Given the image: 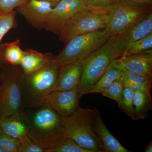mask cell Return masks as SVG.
Segmentation results:
<instances>
[{"mask_svg": "<svg viewBox=\"0 0 152 152\" xmlns=\"http://www.w3.org/2000/svg\"><path fill=\"white\" fill-rule=\"evenodd\" d=\"M134 107L135 121L148 118L149 112L152 109L151 92L146 91L135 92Z\"/></svg>", "mask_w": 152, "mask_h": 152, "instance_id": "ffe728a7", "label": "cell"}, {"mask_svg": "<svg viewBox=\"0 0 152 152\" xmlns=\"http://www.w3.org/2000/svg\"><path fill=\"white\" fill-rule=\"evenodd\" d=\"M17 14L16 11L14 10L8 13L0 14V50L1 41L3 38L10 30L18 26L16 20ZM0 60L1 61V56Z\"/></svg>", "mask_w": 152, "mask_h": 152, "instance_id": "cb8c5ba5", "label": "cell"}, {"mask_svg": "<svg viewBox=\"0 0 152 152\" xmlns=\"http://www.w3.org/2000/svg\"><path fill=\"white\" fill-rule=\"evenodd\" d=\"M20 147L18 152H46L45 150L36 145L27 135L19 139Z\"/></svg>", "mask_w": 152, "mask_h": 152, "instance_id": "4316f807", "label": "cell"}, {"mask_svg": "<svg viewBox=\"0 0 152 152\" xmlns=\"http://www.w3.org/2000/svg\"><path fill=\"white\" fill-rule=\"evenodd\" d=\"M120 2L145 7H152V0H121Z\"/></svg>", "mask_w": 152, "mask_h": 152, "instance_id": "4dcf8cb0", "label": "cell"}, {"mask_svg": "<svg viewBox=\"0 0 152 152\" xmlns=\"http://www.w3.org/2000/svg\"><path fill=\"white\" fill-rule=\"evenodd\" d=\"M51 152H89L79 145L75 142L69 138L62 145L52 150Z\"/></svg>", "mask_w": 152, "mask_h": 152, "instance_id": "83f0119b", "label": "cell"}, {"mask_svg": "<svg viewBox=\"0 0 152 152\" xmlns=\"http://www.w3.org/2000/svg\"><path fill=\"white\" fill-rule=\"evenodd\" d=\"M122 78L125 86L132 89L134 92H151L152 76L122 71Z\"/></svg>", "mask_w": 152, "mask_h": 152, "instance_id": "d6986e66", "label": "cell"}, {"mask_svg": "<svg viewBox=\"0 0 152 152\" xmlns=\"http://www.w3.org/2000/svg\"><path fill=\"white\" fill-rule=\"evenodd\" d=\"M23 74L20 66L4 64L0 69V118L22 110Z\"/></svg>", "mask_w": 152, "mask_h": 152, "instance_id": "8992f818", "label": "cell"}, {"mask_svg": "<svg viewBox=\"0 0 152 152\" xmlns=\"http://www.w3.org/2000/svg\"><path fill=\"white\" fill-rule=\"evenodd\" d=\"M122 76V71L115 68L107 70L95 83L88 94H101L112 83Z\"/></svg>", "mask_w": 152, "mask_h": 152, "instance_id": "44dd1931", "label": "cell"}, {"mask_svg": "<svg viewBox=\"0 0 152 152\" xmlns=\"http://www.w3.org/2000/svg\"><path fill=\"white\" fill-rule=\"evenodd\" d=\"M88 6L85 0H61L53 8L43 28L58 35L66 21Z\"/></svg>", "mask_w": 152, "mask_h": 152, "instance_id": "9c48e42d", "label": "cell"}, {"mask_svg": "<svg viewBox=\"0 0 152 152\" xmlns=\"http://www.w3.org/2000/svg\"><path fill=\"white\" fill-rule=\"evenodd\" d=\"M4 64L0 60V69L3 67V66L4 65Z\"/></svg>", "mask_w": 152, "mask_h": 152, "instance_id": "836d02e7", "label": "cell"}, {"mask_svg": "<svg viewBox=\"0 0 152 152\" xmlns=\"http://www.w3.org/2000/svg\"><path fill=\"white\" fill-rule=\"evenodd\" d=\"M55 56L44 54L32 49L23 51V58L20 66L24 74L28 75L47 65Z\"/></svg>", "mask_w": 152, "mask_h": 152, "instance_id": "e0dca14e", "label": "cell"}, {"mask_svg": "<svg viewBox=\"0 0 152 152\" xmlns=\"http://www.w3.org/2000/svg\"><path fill=\"white\" fill-rule=\"evenodd\" d=\"M43 1H47L52 3V4H53L55 6L56 4H57L61 0H43Z\"/></svg>", "mask_w": 152, "mask_h": 152, "instance_id": "d6a6232c", "label": "cell"}, {"mask_svg": "<svg viewBox=\"0 0 152 152\" xmlns=\"http://www.w3.org/2000/svg\"><path fill=\"white\" fill-rule=\"evenodd\" d=\"M20 147L19 139L9 135L0 128V148L9 152H18Z\"/></svg>", "mask_w": 152, "mask_h": 152, "instance_id": "484cf974", "label": "cell"}, {"mask_svg": "<svg viewBox=\"0 0 152 152\" xmlns=\"http://www.w3.org/2000/svg\"><path fill=\"white\" fill-rule=\"evenodd\" d=\"M125 49L118 36H111L100 48L83 59L82 75L77 88L83 96L88 94L113 62L124 55Z\"/></svg>", "mask_w": 152, "mask_h": 152, "instance_id": "7a4b0ae2", "label": "cell"}, {"mask_svg": "<svg viewBox=\"0 0 152 152\" xmlns=\"http://www.w3.org/2000/svg\"><path fill=\"white\" fill-rule=\"evenodd\" d=\"M20 43V40L17 39L1 45L0 56L4 64L13 66H20L23 54Z\"/></svg>", "mask_w": 152, "mask_h": 152, "instance_id": "ac0fdd59", "label": "cell"}, {"mask_svg": "<svg viewBox=\"0 0 152 152\" xmlns=\"http://www.w3.org/2000/svg\"><path fill=\"white\" fill-rule=\"evenodd\" d=\"M54 5L43 0H27L16 10L26 21L38 30L43 28Z\"/></svg>", "mask_w": 152, "mask_h": 152, "instance_id": "8fae6325", "label": "cell"}, {"mask_svg": "<svg viewBox=\"0 0 152 152\" xmlns=\"http://www.w3.org/2000/svg\"><path fill=\"white\" fill-rule=\"evenodd\" d=\"M82 95L77 89L70 91L55 90L47 97L45 103L58 113L61 117H68L80 107Z\"/></svg>", "mask_w": 152, "mask_h": 152, "instance_id": "30bf717a", "label": "cell"}, {"mask_svg": "<svg viewBox=\"0 0 152 152\" xmlns=\"http://www.w3.org/2000/svg\"><path fill=\"white\" fill-rule=\"evenodd\" d=\"M152 141L150 142L147 145L145 149V152H152Z\"/></svg>", "mask_w": 152, "mask_h": 152, "instance_id": "1f68e13d", "label": "cell"}, {"mask_svg": "<svg viewBox=\"0 0 152 152\" xmlns=\"http://www.w3.org/2000/svg\"><path fill=\"white\" fill-rule=\"evenodd\" d=\"M152 32V12L118 36L126 51L130 44Z\"/></svg>", "mask_w": 152, "mask_h": 152, "instance_id": "9a60e30c", "label": "cell"}, {"mask_svg": "<svg viewBox=\"0 0 152 152\" xmlns=\"http://www.w3.org/2000/svg\"><path fill=\"white\" fill-rule=\"evenodd\" d=\"M111 36L105 29L77 36L66 43L56 56V62L61 67L84 58L102 45Z\"/></svg>", "mask_w": 152, "mask_h": 152, "instance_id": "52a82bcc", "label": "cell"}, {"mask_svg": "<svg viewBox=\"0 0 152 152\" xmlns=\"http://www.w3.org/2000/svg\"><path fill=\"white\" fill-rule=\"evenodd\" d=\"M0 81H1V77H0Z\"/></svg>", "mask_w": 152, "mask_h": 152, "instance_id": "d590c367", "label": "cell"}, {"mask_svg": "<svg viewBox=\"0 0 152 152\" xmlns=\"http://www.w3.org/2000/svg\"><path fill=\"white\" fill-rule=\"evenodd\" d=\"M124 87V83L122 76L114 81L101 94L104 96L113 100L118 103L122 95Z\"/></svg>", "mask_w": 152, "mask_h": 152, "instance_id": "d4e9b609", "label": "cell"}, {"mask_svg": "<svg viewBox=\"0 0 152 152\" xmlns=\"http://www.w3.org/2000/svg\"><path fill=\"white\" fill-rule=\"evenodd\" d=\"M109 19L105 29L111 36H118L152 12L145 7L120 2L109 8Z\"/></svg>", "mask_w": 152, "mask_h": 152, "instance_id": "ba28073f", "label": "cell"}, {"mask_svg": "<svg viewBox=\"0 0 152 152\" xmlns=\"http://www.w3.org/2000/svg\"><path fill=\"white\" fill-rule=\"evenodd\" d=\"M83 60L80 59L60 67L55 90L70 91L77 89L81 77Z\"/></svg>", "mask_w": 152, "mask_h": 152, "instance_id": "4fadbf2b", "label": "cell"}, {"mask_svg": "<svg viewBox=\"0 0 152 152\" xmlns=\"http://www.w3.org/2000/svg\"><path fill=\"white\" fill-rule=\"evenodd\" d=\"M27 0H0V14L8 13Z\"/></svg>", "mask_w": 152, "mask_h": 152, "instance_id": "f1b7e54d", "label": "cell"}, {"mask_svg": "<svg viewBox=\"0 0 152 152\" xmlns=\"http://www.w3.org/2000/svg\"><path fill=\"white\" fill-rule=\"evenodd\" d=\"M134 93L132 89L125 86L122 95L118 103L119 108L134 121H135L134 107Z\"/></svg>", "mask_w": 152, "mask_h": 152, "instance_id": "7402d4cb", "label": "cell"}, {"mask_svg": "<svg viewBox=\"0 0 152 152\" xmlns=\"http://www.w3.org/2000/svg\"><path fill=\"white\" fill-rule=\"evenodd\" d=\"M27 109L21 110L28 128V135L46 152H51L69 138L63 129L61 117L46 104Z\"/></svg>", "mask_w": 152, "mask_h": 152, "instance_id": "6da1fadb", "label": "cell"}, {"mask_svg": "<svg viewBox=\"0 0 152 152\" xmlns=\"http://www.w3.org/2000/svg\"><path fill=\"white\" fill-rule=\"evenodd\" d=\"M0 152H9L7 150L4 149L2 148H0Z\"/></svg>", "mask_w": 152, "mask_h": 152, "instance_id": "e575fe53", "label": "cell"}, {"mask_svg": "<svg viewBox=\"0 0 152 152\" xmlns=\"http://www.w3.org/2000/svg\"><path fill=\"white\" fill-rule=\"evenodd\" d=\"M0 128L15 138L28 134V128L21 110L0 118Z\"/></svg>", "mask_w": 152, "mask_h": 152, "instance_id": "2e32d148", "label": "cell"}, {"mask_svg": "<svg viewBox=\"0 0 152 152\" xmlns=\"http://www.w3.org/2000/svg\"><path fill=\"white\" fill-rule=\"evenodd\" d=\"M109 8L88 6L66 21L58 35L66 44L80 35L105 28L109 19Z\"/></svg>", "mask_w": 152, "mask_h": 152, "instance_id": "5b68a950", "label": "cell"}, {"mask_svg": "<svg viewBox=\"0 0 152 152\" xmlns=\"http://www.w3.org/2000/svg\"><path fill=\"white\" fill-rule=\"evenodd\" d=\"M152 50V32L140 39L130 44L124 56L141 53Z\"/></svg>", "mask_w": 152, "mask_h": 152, "instance_id": "603a6c76", "label": "cell"}, {"mask_svg": "<svg viewBox=\"0 0 152 152\" xmlns=\"http://www.w3.org/2000/svg\"><path fill=\"white\" fill-rule=\"evenodd\" d=\"M55 58L48 64L32 73L22 77V108H32L44 104L55 89L60 67Z\"/></svg>", "mask_w": 152, "mask_h": 152, "instance_id": "3957f363", "label": "cell"}, {"mask_svg": "<svg viewBox=\"0 0 152 152\" xmlns=\"http://www.w3.org/2000/svg\"><path fill=\"white\" fill-rule=\"evenodd\" d=\"M112 68L118 69L121 71L152 76V50L141 53L123 56L114 61L107 70Z\"/></svg>", "mask_w": 152, "mask_h": 152, "instance_id": "7c38bea8", "label": "cell"}, {"mask_svg": "<svg viewBox=\"0 0 152 152\" xmlns=\"http://www.w3.org/2000/svg\"><path fill=\"white\" fill-rule=\"evenodd\" d=\"M97 109L79 107L72 115L61 117L65 133L69 138L89 152H105L102 143L93 130Z\"/></svg>", "mask_w": 152, "mask_h": 152, "instance_id": "277c9868", "label": "cell"}, {"mask_svg": "<svg viewBox=\"0 0 152 152\" xmlns=\"http://www.w3.org/2000/svg\"><path fill=\"white\" fill-rule=\"evenodd\" d=\"M93 130L103 145L105 152H130L111 133L97 110L94 117Z\"/></svg>", "mask_w": 152, "mask_h": 152, "instance_id": "5bb4252c", "label": "cell"}, {"mask_svg": "<svg viewBox=\"0 0 152 152\" xmlns=\"http://www.w3.org/2000/svg\"><path fill=\"white\" fill-rule=\"evenodd\" d=\"M87 5L109 8L121 2V0H85Z\"/></svg>", "mask_w": 152, "mask_h": 152, "instance_id": "f546056e", "label": "cell"}]
</instances>
